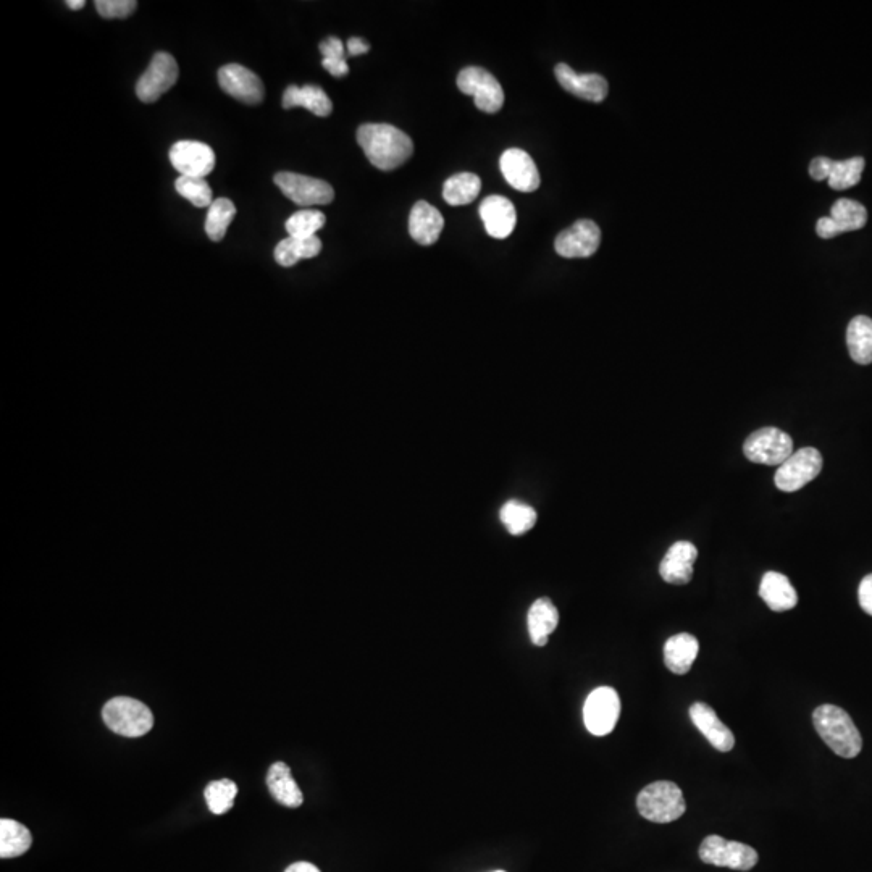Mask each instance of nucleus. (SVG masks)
Here are the masks:
<instances>
[{"label": "nucleus", "mask_w": 872, "mask_h": 872, "mask_svg": "<svg viewBox=\"0 0 872 872\" xmlns=\"http://www.w3.org/2000/svg\"><path fill=\"white\" fill-rule=\"evenodd\" d=\"M31 845H33V835L23 824L13 819L0 821V856L4 860L25 855Z\"/></svg>", "instance_id": "obj_27"}, {"label": "nucleus", "mask_w": 872, "mask_h": 872, "mask_svg": "<svg viewBox=\"0 0 872 872\" xmlns=\"http://www.w3.org/2000/svg\"><path fill=\"white\" fill-rule=\"evenodd\" d=\"M822 454L816 448H801L780 464L776 472V487L780 491L801 490L821 474Z\"/></svg>", "instance_id": "obj_10"}, {"label": "nucleus", "mask_w": 872, "mask_h": 872, "mask_svg": "<svg viewBox=\"0 0 872 872\" xmlns=\"http://www.w3.org/2000/svg\"><path fill=\"white\" fill-rule=\"evenodd\" d=\"M348 47V54L351 57H357V55L367 54L370 51V44L367 41H364L362 38H351L346 44Z\"/></svg>", "instance_id": "obj_42"}, {"label": "nucleus", "mask_w": 872, "mask_h": 872, "mask_svg": "<svg viewBox=\"0 0 872 872\" xmlns=\"http://www.w3.org/2000/svg\"><path fill=\"white\" fill-rule=\"evenodd\" d=\"M696 558H698V550L692 541H677L661 561L659 574L664 582L672 585H687L692 580Z\"/></svg>", "instance_id": "obj_17"}, {"label": "nucleus", "mask_w": 872, "mask_h": 872, "mask_svg": "<svg viewBox=\"0 0 872 872\" xmlns=\"http://www.w3.org/2000/svg\"><path fill=\"white\" fill-rule=\"evenodd\" d=\"M499 167L509 185L522 193H533L540 186V173L532 157L522 149H508L499 160Z\"/></svg>", "instance_id": "obj_15"}, {"label": "nucleus", "mask_w": 872, "mask_h": 872, "mask_svg": "<svg viewBox=\"0 0 872 872\" xmlns=\"http://www.w3.org/2000/svg\"><path fill=\"white\" fill-rule=\"evenodd\" d=\"M700 858L703 863L717 868L750 871L758 863V853L755 848L745 843L722 839L719 835H709L700 847Z\"/></svg>", "instance_id": "obj_6"}, {"label": "nucleus", "mask_w": 872, "mask_h": 872, "mask_svg": "<svg viewBox=\"0 0 872 872\" xmlns=\"http://www.w3.org/2000/svg\"><path fill=\"white\" fill-rule=\"evenodd\" d=\"M858 600H860V606L863 608L864 613L872 616V574L866 575L861 580Z\"/></svg>", "instance_id": "obj_40"}, {"label": "nucleus", "mask_w": 872, "mask_h": 872, "mask_svg": "<svg viewBox=\"0 0 872 872\" xmlns=\"http://www.w3.org/2000/svg\"><path fill=\"white\" fill-rule=\"evenodd\" d=\"M480 217L491 238L506 239L516 228V207L503 196H490L480 204Z\"/></svg>", "instance_id": "obj_18"}, {"label": "nucleus", "mask_w": 872, "mask_h": 872, "mask_svg": "<svg viewBox=\"0 0 872 872\" xmlns=\"http://www.w3.org/2000/svg\"><path fill=\"white\" fill-rule=\"evenodd\" d=\"M105 726L123 737H143L154 727V714L143 701L130 696H115L102 709Z\"/></svg>", "instance_id": "obj_3"}, {"label": "nucleus", "mask_w": 872, "mask_h": 872, "mask_svg": "<svg viewBox=\"0 0 872 872\" xmlns=\"http://www.w3.org/2000/svg\"><path fill=\"white\" fill-rule=\"evenodd\" d=\"M319 49L322 52L323 60H332V62L346 60V57H344V44L341 42V39L335 38V36H330V38L320 42Z\"/></svg>", "instance_id": "obj_38"}, {"label": "nucleus", "mask_w": 872, "mask_h": 872, "mask_svg": "<svg viewBox=\"0 0 872 872\" xmlns=\"http://www.w3.org/2000/svg\"><path fill=\"white\" fill-rule=\"evenodd\" d=\"M621 716V700L616 690L600 687L588 695L583 706V722L590 734L604 737L611 734Z\"/></svg>", "instance_id": "obj_8"}, {"label": "nucleus", "mask_w": 872, "mask_h": 872, "mask_svg": "<svg viewBox=\"0 0 872 872\" xmlns=\"http://www.w3.org/2000/svg\"><path fill=\"white\" fill-rule=\"evenodd\" d=\"M834 164L835 160L827 159V157H816V159L811 160V178L818 181L829 180V175H831Z\"/></svg>", "instance_id": "obj_39"}, {"label": "nucleus", "mask_w": 872, "mask_h": 872, "mask_svg": "<svg viewBox=\"0 0 872 872\" xmlns=\"http://www.w3.org/2000/svg\"><path fill=\"white\" fill-rule=\"evenodd\" d=\"M759 596L763 598L764 603L768 604L769 609L776 613H785L790 609L795 608L798 603L797 590L793 588L789 577L779 572H766L761 585H759Z\"/></svg>", "instance_id": "obj_21"}, {"label": "nucleus", "mask_w": 872, "mask_h": 872, "mask_svg": "<svg viewBox=\"0 0 872 872\" xmlns=\"http://www.w3.org/2000/svg\"><path fill=\"white\" fill-rule=\"evenodd\" d=\"M283 109H294V107H304L317 117H328L333 112V104L330 97L319 86L307 84L304 88H298L291 84L290 88H286L283 94Z\"/></svg>", "instance_id": "obj_22"}, {"label": "nucleus", "mask_w": 872, "mask_h": 872, "mask_svg": "<svg viewBox=\"0 0 872 872\" xmlns=\"http://www.w3.org/2000/svg\"><path fill=\"white\" fill-rule=\"evenodd\" d=\"M743 453L748 461L766 466H780L793 454L790 435L776 427L759 428L748 436Z\"/></svg>", "instance_id": "obj_5"}, {"label": "nucleus", "mask_w": 872, "mask_h": 872, "mask_svg": "<svg viewBox=\"0 0 872 872\" xmlns=\"http://www.w3.org/2000/svg\"><path fill=\"white\" fill-rule=\"evenodd\" d=\"M327 217L319 210H299L286 220V231L290 238H312L317 231L322 230Z\"/></svg>", "instance_id": "obj_34"}, {"label": "nucleus", "mask_w": 872, "mask_h": 872, "mask_svg": "<svg viewBox=\"0 0 872 872\" xmlns=\"http://www.w3.org/2000/svg\"><path fill=\"white\" fill-rule=\"evenodd\" d=\"M170 162L181 177L206 178L214 172L215 152L199 141H178L170 149Z\"/></svg>", "instance_id": "obj_12"}, {"label": "nucleus", "mask_w": 872, "mask_h": 872, "mask_svg": "<svg viewBox=\"0 0 872 872\" xmlns=\"http://www.w3.org/2000/svg\"><path fill=\"white\" fill-rule=\"evenodd\" d=\"M839 235L847 231L861 230L868 222V210L853 199H839L832 206L831 215Z\"/></svg>", "instance_id": "obj_30"}, {"label": "nucleus", "mask_w": 872, "mask_h": 872, "mask_svg": "<svg viewBox=\"0 0 872 872\" xmlns=\"http://www.w3.org/2000/svg\"><path fill=\"white\" fill-rule=\"evenodd\" d=\"M267 785L275 801L288 808H298L304 801L299 785L293 779L291 769L285 763L272 764L267 774Z\"/></svg>", "instance_id": "obj_24"}, {"label": "nucleus", "mask_w": 872, "mask_h": 872, "mask_svg": "<svg viewBox=\"0 0 872 872\" xmlns=\"http://www.w3.org/2000/svg\"><path fill=\"white\" fill-rule=\"evenodd\" d=\"M501 522L508 529L511 535H524L533 529V525L537 524V512L530 508L527 504L519 503V501H509L504 504L503 509L499 512Z\"/></svg>", "instance_id": "obj_31"}, {"label": "nucleus", "mask_w": 872, "mask_h": 872, "mask_svg": "<svg viewBox=\"0 0 872 872\" xmlns=\"http://www.w3.org/2000/svg\"><path fill=\"white\" fill-rule=\"evenodd\" d=\"M600 243V227L592 220H579L571 228L559 233L554 241V248L559 256L577 259L593 256L600 248Z\"/></svg>", "instance_id": "obj_14"}, {"label": "nucleus", "mask_w": 872, "mask_h": 872, "mask_svg": "<svg viewBox=\"0 0 872 872\" xmlns=\"http://www.w3.org/2000/svg\"><path fill=\"white\" fill-rule=\"evenodd\" d=\"M236 215V207L230 199L220 198L212 202L206 218V233L210 241H222Z\"/></svg>", "instance_id": "obj_32"}, {"label": "nucleus", "mask_w": 872, "mask_h": 872, "mask_svg": "<svg viewBox=\"0 0 872 872\" xmlns=\"http://www.w3.org/2000/svg\"><path fill=\"white\" fill-rule=\"evenodd\" d=\"M530 640L535 646H545L559 624V613L553 601L540 598L532 604L527 617Z\"/></svg>", "instance_id": "obj_25"}, {"label": "nucleus", "mask_w": 872, "mask_h": 872, "mask_svg": "<svg viewBox=\"0 0 872 872\" xmlns=\"http://www.w3.org/2000/svg\"><path fill=\"white\" fill-rule=\"evenodd\" d=\"M495 872H504V871H495Z\"/></svg>", "instance_id": "obj_45"}, {"label": "nucleus", "mask_w": 872, "mask_h": 872, "mask_svg": "<svg viewBox=\"0 0 872 872\" xmlns=\"http://www.w3.org/2000/svg\"><path fill=\"white\" fill-rule=\"evenodd\" d=\"M864 165L866 164H864L863 157H853V159L835 162L829 180H827L829 186L837 191H842V189L858 185L864 172Z\"/></svg>", "instance_id": "obj_35"}, {"label": "nucleus", "mask_w": 872, "mask_h": 872, "mask_svg": "<svg viewBox=\"0 0 872 872\" xmlns=\"http://www.w3.org/2000/svg\"><path fill=\"white\" fill-rule=\"evenodd\" d=\"M178 70L177 60L167 52H157L152 57V62L147 67L144 75L136 83V94L146 104L156 102L162 94L167 93L177 84Z\"/></svg>", "instance_id": "obj_11"}, {"label": "nucleus", "mask_w": 872, "mask_h": 872, "mask_svg": "<svg viewBox=\"0 0 872 872\" xmlns=\"http://www.w3.org/2000/svg\"><path fill=\"white\" fill-rule=\"evenodd\" d=\"M814 727L827 747L840 758L852 759L860 755L863 738L845 709L834 705H822L814 709Z\"/></svg>", "instance_id": "obj_2"}, {"label": "nucleus", "mask_w": 872, "mask_h": 872, "mask_svg": "<svg viewBox=\"0 0 872 872\" xmlns=\"http://www.w3.org/2000/svg\"><path fill=\"white\" fill-rule=\"evenodd\" d=\"M138 2L135 0H97L96 10L102 18H128L135 13Z\"/></svg>", "instance_id": "obj_37"}, {"label": "nucleus", "mask_w": 872, "mask_h": 872, "mask_svg": "<svg viewBox=\"0 0 872 872\" xmlns=\"http://www.w3.org/2000/svg\"><path fill=\"white\" fill-rule=\"evenodd\" d=\"M690 717L696 729L705 735L717 751L727 753L735 745V737L732 730L717 717L716 711L706 703H695L690 706Z\"/></svg>", "instance_id": "obj_19"}, {"label": "nucleus", "mask_w": 872, "mask_h": 872, "mask_svg": "<svg viewBox=\"0 0 872 872\" xmlns=\"http://www.w3.org/2000/svg\"><path fill=\"white\" fill-rule=\"evenodd\" d=\"M322 65L330 75L336 76V78H343V76H346L349 73V67L346 60H336V62H332V60H323Z\"/></svg>", "instance_id": "obj_41"}, {"label": "nucleus", "mask_w": 872, "mask_h": 872, "mask_svg": "<svg viewBox=\"0 0 872 872\" xmlns=\"http://www.w3.org/2000/svg\"><path fill=\"white\" fill-rule=\"evenodd\" d=\"M67 5L68 9L81 10L86 5V2L84 0H68Z\"/></svg>", "instance_id": "obj_44"}, {"label": "nucleus", "mask_w": 872, "mask_h": 872, "mask_svg": "<svg viewBox=\"0 0 872 872\" xmlns=\"http://www.w3.org/2000/svg\"><path fill=\"white\" fill-rule=\"evenodd\" d=\"M848 353L853 361L860 365L872 362V319L866 315H858L847 328Z\"/></svg>", "instance_id": "obj_26"}, {"label": "nucleus", "mask_w": 872, "mask_h": 872, "mask_svg": "<svg viewBox=\"0 0 872 872\" xmlns=\"http://www.w3.org/2000/svg\"><path fill=\"white\" fill-rule=\"evenodd\" d=\"M175 189L183 198L188 199L193 206H212V189L204 178L180 177L175 183Z\"/></svg>", "instance_id": "obj_36"}, {"label": "nucleus", "mask_w": 872, "mask_h": 872, "mask_svg": "<svg viewBox=\"0 0 872 872\" xmlns=\"http://www.w3.org/2000/svg\"><path fill=\"white\" fill-rule=\"evenodd\" d=\"M238 795V787L235 782L230 779L215 780L207 785L204 797H206L207 806L212 813L225 814L230 811L235 805V798Z\"/></svg>", "instance_id": "obj_33"}, {"label": "nucleus", "mask_w": 872, "mask_h": 872, "mask_svg": "<svg viewBox=\"0 0 872 872\" xmlns=\"http://www.w3.org/2000/svg\"><path fill=\"white\" fill-rule=\"evenodd\" d=\"M638 813L643 818L658 824L677 821L684 816L685 805L684 793L674 784L667 780H659L646 785L637 798Z\"/></svg>", "instance_id": "obj_4"}, {"label": "nucleus", "mask_w": 872, "mask_h": 872, "mask_svg": "<svg viewBox=\"0 0 872 872\" xmlns=\"http://www.w3.org/2000/svg\"><path fill=\"white\" fill-rule=\"evenodd\" d=\"M554 73H556V78H558L562 89H566L567 93L574 94L575 97L590 102H603L608 96V81L604 80L601 75H596V73L579 75L567 63L556 65Z\"/></svg>", "instance_id": "obj_16"}, {"label": "nucleus", "mask_w": 872, "mask_h": 872, "mask_svg": "<svg viewBox=\"0 0 872 872\" xmlns=\"http://www.w3.org/2000/svg\"><path fill=\"white\" fill-rule=\"evenodd\" d=\"M357 143L370 164L383 172H391L406 164L414 154L412 139L396 126L367 123L357 130Z\"/></svg>", "instance_id": "obj_1"}, {"label": "nucleus", "mask_w": 872, "mask_h": 872, "mask_svg": "<svg viewBox=\"0 0 872 872\" xmlns=\"http://www.w3.org/2000/svg\"><path fill=\"white\" fill-rule=\"evenodd\" d=\"M275 185L294 204L302 207L327 206L335 199L332 185L319 178L306 177L293 172L275 175Z\"/></svg>", "instance_id": "obj_9"}, {"label": "nucleus", "mask_w": 872, "mask_h": 872, "mask_svg": "<svg viewBox=\"0 0 872 872\" xmlns=\"http://www.w3.org/2000/svg\"><path fill=\"white\" fill-rule=\"evenodd\" d=\"M457 88L467 96L474 97L475 105L485 114H496L503 109V88L495 76L485 68H464L457 75Z\"/></svg>", "instance_id": "obj_7"}, {"label": "nucleus", "mask_w": 872, "mask_h": 872, "mask_svg": "<svg viewBox=\"0 0 872 872\" xmlns=\"http://www.w3.org/2000/svg\"><path fill=\"white\" fill-rule=\"evenodd\" d=\"M443 228H445V218L440 214V210L425 201H419L412 207L409 233L416 243L432 246L440 239Z\"/></svg>", "instance_id": "obj_20"}, {"label": "nucleus", "mask_w": 872, "mask_h": 872, "mask_svg": "<svg viewBox=\"0 0 872 872\" xmlns=\"http://www.w3.org/2000/svg\"><path fill=\"white\" fill-rule=\"evenodd\" d=\"M218 83L225 93L236 101L257 105L264 101V83L256 73L238 63H230L218 70Z\"/></svg>", "instance_id": "obj_13"}, {"label": "nucleus", "mask_w": 872, "mask_h": 872, "mask_svg": "<svg viewBox=\"0 0 872 872\" xmlns=\"http://www.w3.org/2000/svg\"><path fill=\"white\" fill-rule=\"evenodd\" d=\"M700 653V643L690 634H677L664 645V663L677 675L687 674Z\"/></svg>", "instance_id": "obj_23"}, {"label": "nucleus", "mask_w": 872, "mask_h": 872, "mask_svg": "<svg viewBox=\"0 0 872 872\" xmlns=\"http://www.w3.org/2000/svg\"><path fill=\"white\" fill-rule=\"evenodd\" d=\"M482 181L474 173H457L446 180L443 198L449 206H467L477 199Z\"/></svg>", "instance_id": "obj_29"}, {"label": "nucleus", "mask_w": 872, "mask_h": 872, "mask_svg": "<svg viewBox=\"0 0 872 872\" xmlns=\"http://www.w3.org/2000/svg\"><path fill=\"white\" fill-rule=\"evenodd\" d=\"M285 872H320V869L314 866V864L299 861V863L291 864L290 868L286 869Z\"/></svg>", "instance_id": "obj_43"}, {"label": "nucleus", "mask_w": 872, "mask_h": 872, "mask_svg": "<svg viewBox=\"0 0 872 872\" xmlns=\"http://www.w3.org/2000/svg\"><path fill=\"white\" fill-rule=\"evenodd\" d=\"M322 251V241L312 238H286L275 248V260L281 267H293L299 260L312 259Z\"/></svg>", "instance_id": "obj_28"}]
</instances>
